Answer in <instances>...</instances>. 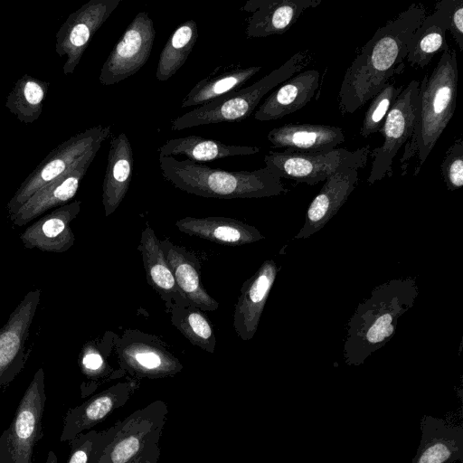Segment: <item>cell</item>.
I'll return each instance as SVG.
<instances>
[{
    "mask_svg": "<svg viewBox=\"0 0 463 463\" xmlns=\"http://www.w3.org/2000/svg\"><path fill=\"white\" fill-rule=\"evenodd\" d=\"M421 4H412L394 19L377 29L347 68L338 92L343 116L353 114L402 72L407 46L426 16Z\"/></svg>",
    "mask_w": 463,
    "mask_h": 463,
    "instance_id": "6da1fadb",
    "label": "cell"
},
{
    "mask_svg": "<svg viewBox=\"0 0 463 463\" xmlns=\"http://www.w3.org/2000/svg\"><path fill=\"white\" fill-rule=\"evenodd\" d=\"M419 288L413 278L388 280L375 287L347 322L344 355L359 365L383 346L396 331L400 317L412 307Z\"/></svg>",
    "mask_w": 463,
    "mask_h": 463,
    "instance_id": "7a4b0ae2",
    "label": "cell"
},
{
    "mask_svg": "<svg viewBox=\"0 0 463 463\" xmlns=\"http://www.w3.org/2000/svg\"><path fill=\"white\" fill-rule=\"evenodd\" d=\"M458 60L456 51L449 49L429 76L420 82L417 120L413 133L405 144L401 157L402 175L415 156L418 174L454 115L458 96Z\"/></svg>",
    "mask_w": 463,
    "mask_h": 463,
    "instance_id": "3957f363",
    "label": "cell"
},
{
    "mask_svg": "<svg viewBox=\"0 0 463 463\" xmlns=\"http://www.w3.org/2000/svg\"><path fill=\"white\" fill-rule=\"evenodd\" d=\"M163 177L175 187L205 198L246 199L288 192L281 178L268 167L253 171H225L188 159L159 156Z\"/></svg>",
    "mask_w": 463,
    "mask_h": 463,
    "instance_id": "277c9868",
    "label": "cell"
},
{
    "mask_svg": "<svg viewBox=\"0 0 463 463\" xmlns=\"http://www.w3.org/2000/svg\"><path fill=\"white\" fill-rule=\"evenodd\" d=\"M310 61L308 52H298L285 63L250 86L226 93L172 119L171 129L176 131L201 125L241 122L250 116L269 90L299 72Z\"/></svg>",
    "mask_w": 463,
    "mask_h": 463,
    "instance_id": "5b68a950",
    "label": "cell"
},
{
    "mask_svg": "<svg viewBox=\"0 0 463 463\" xmlns=\"http://www.w3.org/2000/svg\"><path fill=\"white\" fill-rule=\"evenodd\" d=\"M167 413L166 403L157 400L102 430L89 463H128L161 438Z\"/></svg>",
    "mask_w": 463,
    "mask_h": 463,
    "instance_id": "8992f818",
    "label": "cell"
},
{
    "mask_svg": "<svg viewBox=\"0 0 463 463\" xmlns=\"http://www.w3.org/2000/svg\"><path fill=\"white\" fill-rule=\"evenodd\" d=\"M45 402L44 371L40 367L22 396L12 422L0 435V463H33L34 447L43 437Z\"/></svg>",
    "mask_w": 463,
    "mask_h": 463,
    "instance_id": "52a82bcc",
    "label": "cell"
},
{
    "mask_svg": "<svg viewBox=\"0 0 463 463\" xmlns=\"http://www.w3.org/2000/svg\"><path fill=\"white\" fill-rule=\"evenodd\" d=\"M370 146L354 151L335 148L326 153H300L290 150L269 151L264 156L266 167L281 179L314 185L348 168H363L370 156Z\"/></svg>",
    "mask_w": 463,
    "mask_h": 463,
    "instance_id": "ba28073f",
    "label": "cell"
},
{
    "mask_svg": "<svg viewBox=\"0 0 463 463\" xmlns=\"http://www.w3.org/2000/svg\"><path fill=\"white\" fill-rule=\"evenodd\" d=\"M119 368L129 377L141 380L174 376L184 366L156 335L127 329L113 340Z\"/></svg>",
    "mask_w": 463,
    "mask_h": 463,
    "instance_id": "9c48e42d",
    "label": "cell"
},
{
    "mask_svg": "<svg viewBox=\"0 0 463 463\" xmlns=\"http://www.w3.org/2000/svg\"><path fill=\"white\" fill-rule=\"evenodd\" d=\"M420 81L411 80L402 89L390 109L379 132L383 137L381 146L371 151L370 184L392 175V162L398 151L411 137L417 120Z\"/></svg>",
    "mask_w": 463,
    "mask_h": 463,
    "instance_id": "30bf717a",
    "label": "cell"
},
{
    "mask_svg": "<svg viewBox=\"0 0 463 463\" xmlns=\"http://www.w3.org/2000/svg\"><path fill=\"white\" fill-rule=\"evenodd\" d=\"M156 29L149 14H136L104 62L99 76L102 84H117L137 73L148 61Z\"/></svg>",
    "mask_w": 463,
    "mask_h": 463,
    "instance_id": "8fae6325",
    "label": "cell"
},
{
    "mask_svg": "<svg viewBox=\"0 0 463 463\" xmlns=\"http://www.w3.org/2000/svg\"><path fill=\"white\" fill-rule=\"evenodd\" d=\"M40 298V289L26 293L6 323L0 327V394L25 365L29 355L25 351V342Z\"/></svg>",
    "mask_w": 463,
    "mask_h": 463,
    "instance_id": "7c38bea8",
    "label": "cell"
},
{
    "mask_svg": "<svg viewBox=\"0 0 463 463\" xmlns=\"http://www.w3.org/2000/svg\"><path fill=\"white\" fill-rule=\"evenodd\" d=\"M139 385L140 380L128 377V381L117 383L71 408L64 416L60 440L70 441L106 420L127 403Z\"/></svg>",
    "mask_w": 463,
    "mask_h": 463,
    "instance_id": "4fadbf2b",
    "label": "cell"
},
{
    "mask_svg": "<svg viewBox=\"0 0 463 463\" xmlns=\"http://www.w3.org/2000/svg\"><path fill=\"white\" fill-rule=\"evenodd\" d=\"M321 0H248L241 10L250 14L245 30L247 38L282 34L297 23L308 8Z\"/></svg>",
    "mask_w": 463,
    "mask_h": 463,
    "instance_id": "5bb4252c",
    "label": "cell"
},
{
    "mask_svg": "<svg viewBox=\"0 0 463 463\" xmlns=\"http://www.w3.org/2000/svg\"><path fill=\"white\" fill-rule=\"evenodd\" d=\"M278 271L276 262L267 260L243 283L233 313V328L241 339L254 336Z\"/></svg>",
    "mask_w": 463,
    "mask_h": 463,
    "instance_id": "9a60e30c",
    "label": "cell"
},
{
    "mask_svg": "<svg viewBox=\"0 0 463 463\" xmlns=\"http://www.w3.org/2000/svg\"><path fill=\"white\" fill-rule=\"evenodd\" d=\"M306 213L305 222L296 239H306L320 231L335 215L358 183V169L339 171L325 180Z\"/></svg>",
    "mask_w": 463,
    "mask_h": 463,
    "instance_id": "2e32d148",
    "label": "cell"
},
{
    "mask_svg": "<svg viewBox=\"0 0 463 463\" xmlns=\"http://www.w3.org/2000/svg\"><path fill=\"white\" fill-rule=\"evenodd\" d=\"M80 210V202L75 201L43 215L20 234L22 243L26 249L47 252L61 253L69 250L75 241L70 223Z\"/></svg>",
    "mask_w": 463,
    "mask_h": 463,
    "instance_id": "e0dca14e",
    "label": "cell"
},
{
    "mask_svg": "<svg viewBox=\"0 0 463 463\" xmlns=\"http://www.w3.org/2000/svg\"><path fill=\"white\" fill-rule=\"evenodd\" d=\"M267 137L274 148L300 153H326L345 141L341 128L307 123H289L275 128Z\"/></svg>",
    "mask_w": 463,
    "mask_h": 463,
    "instance_id": "ac0fdd59",
    "label": "cell"
},
{
    "mask_svg": "<svg viewBox=\"0 0 463 463\" xmlns=\"http://www.w3.org/2000/svg\"><path fill=\"white\" fill-rule=\"evenodd\" d=\"M142 256L147 283L158 293L169 310L173 306L190 305L179 289L165 257L161 241L146 224L137 247Z\"/></svg>",
    "mask_w": 463,
    "mask_h": 463,
    "instance_id": "d6986e66",
    "label": "cell"
},
{
    "mask_svg": "<svg viewBox=\"0 0 463 463\" xmlns=\"http://www.w3.org/2000/svg\"><path fill=\"white\" fill-rule=\"evenodd\" d=\"M320 73L317 70L298 72L269 95L254 114L260 121L281 118L304 108L311 101L319 87Z\"/></svg>",
    "mask_w": 463,
    "mask_h": 463,
    "instance_id": "ffe728a7",
    "label": "cell"
},
{
    "mask_svg": "<svg viewBox=\"0 0 463 463\" xmlns=\"http://www.w3.org/2000/svg\"><path fill=\"white\" fill-rule=\"evenodd\" d=\"M161 245L175 282L188 303L202 311L216 310L219 303L203 287L198 258L168 239L161 241Z\"/></svg>",
    "mask_w": 463,
    "mask_h": 463,
    "instance_id": "44dd1931",
    "label": "cell"
},
{
    "mask_svg": "<svg viewBox=\"0 0 463 463\" xmlns=\"http://www.w3.org/2000/svg\"><path fill=\"white\" fill-rule=\"evenodd\" d=\"M99 147L85 153L75 165L74 170L59 183L43 187L28 199L17 211L10 216L15 226L22 227L33 221L45 211L63 204L71 200L77 193L80 178L93 159Z\"/></svg>",
    "mask_w": 463,
    "mask_h": 463,
    "instance_id": "7402d4cb",
    "label": "cell"
},
{
    "mask_svg": "<svg viewBox=\"0 0 463 463\" xmlns=\"http://www.w3.org/2000/svg\"><path fill=\"white\" fill-rule=\"evenodd\" d=\"M133 149L122 132L111 139L102 187L105 216L112 214L125 198L133 175Z\"/></svg>",
    "mask_w": 463,
    "mask_h": 463,
    "instance_id": "603a6c76",
    "label": "cell"
},
{
    "mask_svg": "<svg viewBox=\"0 0 463 463\" xmlns=\"http://www.w3.org/2000/svg\"><path fill=\"white\" fill-rule=\"evenodd\" d=\"M449 4L450 0L437 2L434 12L426 15L412 33L406 56L411 66L424 68L438 52L449 49L446 41Z\"/></svg>",
    "mask_w": 463,
    "mask_h": 463,
    "instance_id": "cb8c5ba5",
    "label": "cell"
},
{
    "mask_svg": "<svg viewBox=\"0 0 463 463\" xmlns=\"http://www.w3.org/2000/svg\"><path fill=\"white\" fill-rule=\"evenodd\" d=\"M175 226L188 235L226 246H241L264 238L256 227L227 217H184Z\"/></svg>",
    "mask_w": 463,
    "mask_h": 463,
    "instance_id": "d4e9b609",
    "label": "cell"
},
{
    "mask_svg": "<svg viewBox=\"0 0 463 463\" xmlns=\"http://www.w3.org/2000/svg\"><path fill=\"white\" fill-rule=\"evenodd\" d=\"M159 156L183 155L193 162H207L235 156H249L260 152L257 146L224 144L199 136H187L166 140L157 149Z\"/></svg>",
    "mask_w": 463,
    "mask_h": 463,
    "instance_id": "484cf974",
    "label": "cell"
},
{
    "mask_svg": "<svg viewBox=\"0 0 463 463\" xmlns=\"http://www.w3.org/2000/svg\"><path fill=\"white\" fill-rule=\"evenodd\" d=\"M260 69V66L219 67L194 85L183 99L181 109L202 106L226 93L239 90Z\"/></svg>",
    "mask_w": 463,
    "mask_h": 463,
    "instance_id": "4316f807",
    "label": "cell"
},
{
    "mask_svg": "<svg viewBox=\"0 0 463 463\" xmlns=\"http://www.w3.org/2000/svg\"><path fill=\"white\" fill-rule=\"evenodd\" d=\"M198 39L194 20H188L175 29L162 49L156 71L159 81H166L184 64Z\"/></svg>",
    "mask_w": 463,
    "mask_h": 463,
    "instance_id": "83f0119b",
    "label": "cell"
},
{
    "mask_svg": "<svg viewBox=\"0 0 463 463\" xmlns=\"http://www.w3.org/2000/svg\"><path fill=\"white\" fill-rule=\"evenodd\" d=\"M421 445L412 463H449L462 455V434L456 430L436 424L424 427Z\"/></svg>",
    "mask_w": 463,
    "mask_h": 463,
    "instance_id": "f1b7e54d",
    "label": "cell"
},
{
    "mask_svg": "<svg viewBox=\"0 0 463 463\" xmlns=\"http://www.w3.org/2000/svg\"><path fill=\"white\" fill-rule=\"evenodd\" d=\"M109 353L95 340L87 342L81 348L78 363L86 380L80 385L82 398L90 395L99 385L126 374L120 368L115 370L110 366L108 362Z\"/></svg>",
    "mask_w": 463,
    "mask_h": 463,
    "instance_id": "f546056e",
    "label": "cell"
},
{
    "mask_svg": "<svg viewBox=\"0 0 463 463\" xmlns=\"http://www.w3.org/2000/svg\"><path fill=\"white\" fill-rule=\"evenodd\" d=\"M171 324L194 345L213 354L216 338L213 326L203 311L192 306H173L169 310Z\"/></svg>",
    "mask_w": 463,
    "mask_h": 463,
    "instance_id": "4dcf8cb0",
    "label": "cell"
},
{
    "mask_svg": "<svg viewBox=\"0 0 463 463\" xmlns=\"http://www.w3.org/2000/svg\"><path fill=\"white\" fill-rule=\"evenodd\" d=\"M402 89V87H396L393 83L388 81L371 99L360 129V134L363 137H367L373 133L379 132L387 113Z\"/></svg>",
    "mask_w": 463,
    "mask_h": 463,
    "instance_id": "1f68e13d",
    "label": "cell"
},
{
    "mask_svg": "<svg viewBox=\"0 0 463 463\" xmlns=\"http://www.w3.org/2000/svg\"><path fill=\"white\" fill-rule=\"evenodd\" d=\"M442 179L449 191H455L463 185V141L457 138L446 151L440 165Z\"/></svg>",
    "mask_w": 463,
    "mask_h": 463,
    "instance_id": "d6a6232c",
    "label": "cell"
},
{
    "mask_svg": "<svg viewBox=\"0 0 463 463\" xmlns=\"http://www.w3.org/2000/svg\"><path fill=\"white\" fill-rule=\"evenodd\" d=\"M101 431L90 430L70 440V455L66 463H89Z\"/></svg>",
    "mask_w": 463,
    "mask_h": 463,
    "instance_id": "836d02e7",
    "label": "cell"
},
{
    "mask_svg": "<svg viewBox=\"0 0 463 463\" xmlns=\"http://www.w3.org/2000/svg\"><path fill=\"white\" fill-rule=\"evenodd\" d=\"M460 52L463 51V1L450 0L449 29Z\"/></svg>",
    "mask_w": 463,
    "mask_h": 463,
    "instance_id": "e575fe53",
    "label": "cell"
},
{
    "mask_svg": "<svg viewBox=\"0 0 463 463\" xmlns=\"http://www.w3.org/2000/svg\"><path fill=\"white\" fill-rule=\"evenodd\" d=\"M160 439L151 440L142 451L128 463H157L160 456Z\"/></svg>",
    "mask_w": 463,
    "mask_h": 463,
    "instance_id": "d590c367",
    "label": "cell"
},
{
    "mask_svg": "<svg viewBox=\"0 0 463 463\" xmlns=\"http://www.w3.org/2000/svg\"><path fill=\"white\" fill-rule=\"evenodd\" d=\"M24 94L25 99L33 105L40 103L43 99V89L34 81L26 82L24 89Z\"/></svg>",
    "mask_w": 463,
    "mask_h": 463,
    "instance_id": "8d00e7d4",
    "label": "cell"
},
{
    "mask_svg": "<svg viewBox=\"0 0 463 463\" xmlns=\"http://www.w3.org/2000/svg\"><path fill=\"white\" fill-rule=\"evenodd\" d=\"M44 463H58V458L52 450H50Z\"/></svg>",
    "mask_w": 463,
    "mask_h": 463,
    "instance_id": "74e56055",
    "label": "cell"
}]
</instances>
